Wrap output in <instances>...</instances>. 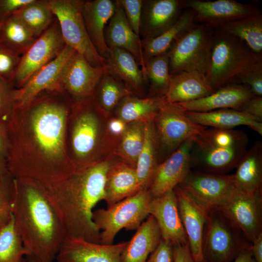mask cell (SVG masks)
Segmentation results:
<instances>
[{"mask_svg":"<svg viewBox=\"0 0 262 262\" xmlns=\"http://www.w3.org/2000/svg\"><path fill=\"white\" fill-rule=\"evenodd\" d=\"M73 103L63 90L43 92L27 106L14 107L7 120L6 155L14 178L49 184L76 171L66 141Z\"/></svg>","mask_w":262,"mask_h":262,"instance_id":"1","label":"cell"},{"mask_svg":"<svg viewBox=\"0 0 262 262\" xmlns=\"http://www.w3.org/2000/svg\"><path fill=\"white\" fill-rule=\"evenodd\" d=\"M113 163L101 160L60 181L41 184L66 237L100 244V231L92 220L93 208L104 200L106 176Z\"/></svg>","mask_w":262,"mask_h":262,"instance_id":"2","label":"cell"},{"mask_svg":"<svg viewBox=\"0 0 262 262\" xmlns=\"http://www.w3.org/2000/svg\"><path fill=\"white\" fill-rule=\"evenodd\" d=\"M12 210L29 255L41 262H52L66 234L41 184L31 179L13 178Z\"/></svg>","mask_w":262,"mask_h":262,"instance_id":"3","label":"cell"},{"mask_svg":"<svg viewBox=\"0 0 262 262\" xmlns=\"http://www.w3.org/2000/svg\"><path fill=\"white\" fill-rule=\"evenodd\" d=\"M248 138L240 130L206 128L195 136L191 169L225 174L236 167L247 150Z\"/></svg>","mask_w":262,"mask_h":262,"instance_id":"4","label":"cell"},{"mask_svg":"<svg viewBox=\"0 0 262 262\" xmlns=\"http://www.w3.org/2000/svg\"><path fill=\"white\" fill-rule=\"evenodd\" d=\"M262 61L240 39L221 30L212 33L209 64L205 74L214 90L234 83L236 79Z\"/></svg>","mask_w":262,"mask_h":262,"instance_id":"5","label":"cell"},{"mask_svg":"<svg viewBox=\"0 0 262 262\" xmlns=\"http://www.w3.org/2000/svg\"><path fill=\"white\" fill-rule=\"evenodd\" d=\"M101 112L93 97L73 103L69 115L73 119L71 122L69 156L76 170L98 162L96 157L102 138L99 116Z\"/></svg>","mask_w":262,"mask_h":262,"instance_id":"6","label":"cell"},{"mask_svg":"<svg viewBox=\"0 0 262 262\" xmlns=\"http://www.w3.org/2000/svg\"><path fill=\"white\" fill-rule=\"evenodd\" d=\"M152 198L148 189H144L107 209L93 211L92 220L100 231V244H113L122 229L136 230L149 215Z\"/></svg>","mask_w":262,"mask_h":262,"instance_id":"7","label":"cell"},{"mask_svg":"<svg viewBox=\"0 0 262 262\" xmlns=\"http://www.w3.org/2000/svg\"><path fill=\"white\" fill-rule=\"evenodd\" d=\"M66 45L82 55L95 67L106 66V60L92 44L83 21L81 0H49Z\"/></svg>","mask_w":262,"mask_h":262,"instance_id":"8","label":"cell"},{"mask_svg":"<svg viewBox=\"0 0 262 262\" xmlns=\"http://www.w3.org/2000/svg\"><path fill=\"white\" fill-rule=\"evenodd\" d=\"M153 124L158 164L188 139L207 128L193 122L176 105L166 102L153 119Z\"/></svg>","mask_w":262,"mask_h":262,"instance_id":"9","label":"cell"},{"mask_svg":"<svg viewBox=\"0 0 262 262\" xmlns=\"http://www.w3.org/2000/svg\"><path fill=\"white\" fill-rule=\"evenodd\" d=\"M212 33L195 25L179 37L167 52L171 74L195 71L205 75L209 64Z\"/></svg>","mask_w":262,"mask_h":262,"instance_id":"10","label":"cell"},{"mask_svg":"<svg viewBox=\"0 0 262 262\" xmlns=\"http://www.w3.org/2000/svg\"><path fill=\"white\" fill-rule=\"evenodd\" d=\"M243 235L219 211L209 213L203 238L204 260L207 262H230L244 248Z\"/></svg>","mask_w":262,"mask_h":262,"instance_id":"11","label":"cell"},{"mask_svg":"<svg viewBox=\"0 0 262 262\" xmlns=\"http://www.w3.org/2000/svg\"><path fill=\"white\" fill-rule=\"evenodd\" d=\"M262 192L247 194L235 189L216 209L251 243L262 231Z\"/></svg>","mask_w":262,"mask_h":262,"instance_id":"12","label":"cell"},{"mask_svg":"<svg viewBox=\"0 0 262 262\" xmlns=\"http://www.w3.org/2000/svg\"><path fill=\"white\" fill-rule=\"evenodd\" d=\"M65 46L55 19L21 55L12 82L14 88L22 86L37 71L55 58Z\"/></svg>","mask_w":262,"mask_h":262,"instance_id":"13","label":"cell"},{"mask_svg":"<svg viewBox=\"0 0 262 262\" xmlns=\"http://www.w3.org/2000/svg\"><path fill=\"white\" fill-rule=\"evenodd\" d=\"M76 51L66 45L53 60L37 71L14 93L15 107H25L45 92L64 90L61 84L63 70Z\"/></svg>","mask_w":262,"mask_h":262,"instance_id":"14","label":"cell"},{"mask_svg":"<svg viewBox=\"0 0 262 262\" xmlns=\"http://www.w3.org/2000/svg\"><path fill=\"white\" fill-rule=\"evenodd\" d=\"M179 186L208 212L216 209L235 189L232 174L192 170Z\"/></svg>","mask_w":262,"mask_h":262,"instance_id":"15","label":"cell"},{"mask_svg":"<svg viewBox=\"0 0 262 262\" xmlns=\"http://www.w3.org/2000/svg\"><path fill=\"white\" fill-rule=\"evenodd\" d=\"M105 68L93 66L76 52L63 70V88L74 103L87 99L93 96Z\"/></svg>","mask_w":262,"mask_h":262,"instance_id":"16","label":"cell"},{"mask_svg":"<svg viewBox=\"0 0 262 262\" xmlns=\"http://www.w3.org/2000/svg\"><path fill=\"white\" fill-rule=\"evenodd\" d=\"M195 136L157 164L148 188L152 198L173 190L191 170L190 151Z\"/></svg>","mask_w":262,"mask_h":262,"instance_id":"17","label":"cell"},{"mask_svg":"<svg viewBox=\"0 0 262 262\" xmlns=\"http://www.w3.org/2000/svg\"><path fill=\"white\" fill-rule=\"evenodd\" d=\"M174 190L191 253L195 262H203V238L209 212L179 185Z\"/></svg>","mask_w":262,"mask_h":262,"instance_id":"18","label":"cell"},{"mask_svg":"<svg viewBox=\"0 0 262 262\" xmlns=\"http://www.w3.org/2000/svg\"><path fill=\"white\" fill-rule=\"evenodd\" d=\"M127 243L104 245L66 237L56 259L58 262H121V255Z\"/></svg>","mask_w":262,"mask_h":262,"instance_id":"19","label":"cell"},{"mask_svg":"<svg viewBox=\"0 0 262 262\" xmlns=\"http://www.w3.org/2000/svg\"><path fill=\"white\" fill-rule=\"evenodd\" d=\"M195 14V21L216 28L219 25L260 13L256 7L233 0L203 1L191 0L185 2Z\"/></svg>","mask_w":262,"mask_h":262,"instance_id":"20","label":"cell"},{"mask_svg":"<svg viewBox=\"0 0 262 262\" xmlns=\"http://www.w3.org/2000/svg\"><path fill=\"white\" fill-rule=\"evenodd\" d=\"M148 212L149 215L155 218L162 239L169 242L172 246L185 245L188 243L174 190L152 198Z\"/></svg>","mask_w":262,"mask_h":262,"instance_id":"21","label":"cell"},{"mask_svg":"<svg viewBox=\"0 0 262 262\" xmlns=\"http://www.w3.org/2000/svg\"><path fill=\"white\" fill-rule=\"evenodd\" d=\"M182 3L179 0H144L140 31L142 40L155 37L169 29L181 15Z\"/></svg>","mask_w":262,"mask_h":262,"instance_id":"22","label":"cell"},{"mask_svg":"<svg viewBox=\"0 0 262 262\" xmlns=\"http://www.w3.org/2000/svg\"><path fill=\"white\" fill-rule=\"evenodd\" d=\"M254 97L247 86L232 83L223 86L207 96L184 103L174 104L187 112H206L223 109L237 110Z\"/></svg>","mask_w":262,"mask_h":262,"instance_id":"23","label":"cell"},{"mask_svg":"<svg viewBox=\"0 0 262 262\" xmlns=\"http://www.w3.org/2000/svg\"><path fill=\"white\" fill-rule=\"evenodd\" d=\"M115 2V11L105 30L106 44L109 49H121L133 55L147 80L142 40L131 29L117 0Z\"/></svg>","mask_w":262,"mask_h":262,"instance_id":"24","label":"cell"},{"mask_svg":"<svg viewBox=\"0 0 262 262\" xmlns=\"http://www.w3.org/2000/svg\"><path fill=\"white\" fill-rule=\"evenodd\" d=\"M115 8V1L111 0H83L82 4V15L88 34L98 53L104 58L109 50L105 30Z\"/></svg>","mask_w":262,"mask_h":262,"instance_id":"25","label":"cell"},{"mask_svg":"<svg viewBox=\"0 0 262 262\" xmlns=\"http://www.w3.org/2000/svg\"><path fill=\"white\" fill-rule=\"evenodd\" d=\"M215 91L204 74L195 71H181L171 74L164 97L166 103L177 104L207 96Z\"/></svg>","mask_w":262,"mask_h":262,"instance_id":"26","label":"cell"},{"mask_svg":"<svg viewBox=\"0 0 262 262\" xmlns=\"http://www.w3.org/2000/svg\"><path fill=\"white\" fill-rule=\"evenodd\" d=\"M142 190L135 167L125 162L113 163L107 174L104 201L107 207Z\"/></svg>","mask_w":262,"mask_h":262,"instance_id":"27","label":"cell"},{"mask_svg":"<svg viewBox=\"0 0 262 262\" xmlns=\"http://www.w3.org/2000/svg\"><path fill=\"white\" fill-rule=\"evenodd\" d=\"M106 68L122 82L133 93L142 95L147 82L135 58L119 48L109 49L105 57Z\"/></svg>","mask_w":262,"mask_h":262,"instance_id":"28","label":"cell"},{"mask_svg":"<svg viewBox=\"0 0 262 262\" xmlns=\"http://www.w3.org/2000/svg\"><path fill=\"white\" fill-rule=\"evenodd\" d=\"M233 175L237 190L247 194L262 192V143L256 141L247 150L236 166Z\"/></svg>","mask_w":262,"mask_h":262,"instance_id":"29","label":"cell"},{"mask_svg":"<svg viewBox=\"0 0 262 262\" xmlns=\"http://www.w3.org/2000/svg\"><path fill=\"white\" fill-rule=\"evenodd\" d=\"M161 240L157 223L155 218L149 215L128 241L121 255V262H146Z\"/></svg>","mask_w":262,"mask_h":262,"instance_id":"30","label":"cell"},{"mask_svg":"<svg viewBox=\"0 0 262 262\" xmlns=\"http://www.w3.org/2000/svg\"><path fill=\"white\" fill-rule=\"evenodd\" d=\"M183 112L193 122L204 127L232 129L238 126L244 125L262 135V122L234 109H223L206 112Z\"/></svg>","mask_w":262,"mask_h":262,"instance_id":"31","label":"cell"},{"mask_svg":"<svg viewBox=\"0 0 262 262\" xmlns=\"http://www.w3.org/2000/svg\"><path fill=\"white\" fill-rule=\"evenodd\" d=\"M195 17L193 10H186L162 33L152 38L141 40L145 62L152 57L167 52L179 37L195 25Z\"/></svg>","mask_w":262,"mask_h":262,"instance_id":"32","label":"cell"},{"mask_svg":"<svg viewBox=\"0 0 262 262\" xmlns=\"http://www.w3.org/2000/svg\"><path fill=\"white\" fill-rule=\"evenodd\" d=\"M164 96L140 98L133 95L123 98L115 108L116 117L127 123L153 120L165 103Z\"/></svg>","mask_w":262,"mask_h":262,"instance_id":"33","label":"cell"},{"mask_svg":"<svg viewBox=\"0 0 262 262\" xmlns=\"http://www.w3.org/2000/svg\"><path fill=\"white\" fill-rule=\"evenodd\" d=\"M216 29L237 37L256 54L262 52V15L260 13L219 25Z\"/></svg>","mask_w":262,"mask_h":262,"instance_id":"34","label":"cell"},{"mask_svg":"<svg viewBox=\"0 0 262 262\" xmlns=\"http://www.w3.org/2000/svg\"><path fill=\"white\" fill-rule=\"evenodd\" d=\"M133 94L122 82L105 68L93 97L103 114L108 115L123 98Z\"/></svg>","mask_w":262,"mask_h":262,"instance_id":"35","label":"cell"},{"mask_svg":"<svg viewBox=\"0 0 262 262\" xmlns=\"http://www.w3.org/2000/svg\"><path fill=\"white\" fill-rule=\"evenodd\" d=\"M36 38L14 14L1 22L0 45L16 54L21 56Z\"/></svg>","mask_w":262,"mask_h":262,"instance_id":"36","label":"cell"},{"mask_svg":"<svg viewBox=\"0 0 262 262\" xmlns=\"http://www.w3.org/2000/svg\"><path fill=\"white\" fill-rule=\"evenodd\" d=\"M158 164L153 119L146 122L144 141L135 167L141 190L148 189Z\"/></svg>","mask_w":262,"mask_h":262,"instance_id":"37","label":"cell"},{"mask_svg":"<svg viewBox=\"0 0 262 262\" xmlns=\"http://www.w3.org/2000/svg\"><path fill=\"white\" fill-rule=\"evenodd\" d=\"M14 15L36 38L40 36L50 26L54 17L49 0H32Z\"/></svg>","mask_w":262,"mask_h":262,"instance_id":"38","label":"cell"},{"mask_svg":"<svg viewBox=\"0 0 262 262\" xmlns=\"http://www.w3.org/2000/svg\"><path fill=\"white\" fill-rule=\"evenodd\" d=\"M145 75L150 84V94L148 97L164 96L169 86L171 75L167 52L146 60Z\"/></svg>","mask_w":262,"mask_h":262,"instance_id":"39","label":"cell"},{"mask_svg":"<svg viewBox=\"0 0 262 262\" xmlns=\"http://www.w3.org/2000/svg\"><path fill=\"white\" fill-rule=\"evenodd\" d=\"M29 253L16 229L13 217L0 230V262H27Z\"/></svg>","mask_w":262,"mask_h":262,"instance_id":"40","label":"cell"},{"mask_svg":"<svg viewBox=\"0 0 262 262\" xmlns=\"http://www.w3.org/2000/svg\"><path fill=\"white\" fill-rule=\"evenodd\" d=\"M146 122L139 121L128 123L120 137L119 153L124 162L134 166L143 146Z\"/></svg>","mask_w":262,"mask_h":262,"instance_id":"41","label":"cell"},{"mask_svg":"<svg viewBox=\"0 0 262 262\" xmlns=\"http://www.w3.org/2000/svg\"><path fill=\"white\" fill-rule=\"evenodd\" d=\"M13 177L9 172L0 178V230L13 217Z\"/></svg>","mask_w":262,"mask_h":262,"instance_id":"42","label":"cell"},{"mask_svg":"<svg viewBox=\"0 0 262 262\" xmlns=\"http://www.w3.org/2000/svg\"><path fill=\"white\" fill-rule=\"evenodd\" d=\"M122 8L131 29L140 37L142 16L144 0H117Z\"/></svg>","mask_w":262,"mask_h":262,"instance_id":"43","label":"cell"},{"mask_svg":"<svg viewBox=\"0 0 262 262\" xmlns=\"http://www.w3.org/2000/svg\"><path fill=\"white\" fill-rule=\"evenodd\" d=\"M234 83L246 85L254 96L262 97V61L238 77Z\"/></svg>","mask_w":262,"mask_h":262,"instance_id":"44","label":"cell"},{"mask_svg":"<svg viewBox=\"0 0 262 262\" xmlns=\"http://www.w3.org/2000/svg\"><path fill=\"white\" fill-rule=\"evenodd\" d=\"M21 56L0 45V78L12 84Z\"/></svg>","mask_w":262,"mask_h":262,"instance_id":"45","label":"cell"},{"mask_svg":"<svg viewBox=\"0 0 262 262\" xmlns=\"http://www.w3.org/2000/svg\"><path fill=\"white\" fill-rule=\"evenodd\" d=\"M15 89L10 82L0 77V119L7 121L14 108Z\"/></svg>","mask_w":262,"mask_h":262,"instance_id":"46","label":"cell"},{"mask_svg":"<svg viewBox=\"0 0 262 262\" xmlns=\"http://www.w3.org/2000/svg\"><path fill=\"white\" fill-rule=\"evenodd\" d=\"M146 262H173L172 245L161 238L158 246Z\"/></svg>","mask_w":262,"mask_h":262,"instance_id":"47","label":"cell"},{"mask_svg":"<svg viewBox=\"0 0 262 262\" xmlns=\"http://www.w3.org/2000/svg\"><path fill=\"white\" fill-rule=\"evenodd\" d=\"M262 122V97L254 96L245 101L237 110Z\"/></svg>","mask_w":262,"mask_h":262,"instance_id":"48","label":"cell"},{"mask_svg":"<svg viewBox=\"0 0 262 262\" xmlns=\"http://www.w3.org/2000/svg\"><path fill=\"white\" fill-rule=\"evenodd\" d=\"M32 0H0V22L14 14Z\"/></svg>","mask_w":262,"mask_h":262,"instance_id":"49","label":"cell"},{"mask_svg":"<svg viewBox=\"0 0 262 262\" xmlns=\"http://www.w3.org/2000/svg\"><path fill=\"white\" fill-rule=\"evenodd\" d=\"M173 262H195L188 243L185 245L173 246Z\"/></svg>","mask_w":262,"mask_h":262,"instance_id":"50","label":"cell"},{"mask_svg":"<svg viewBox=\"0 0 262 262\" xmlns=\"http://www.w3.org/2000/svg\"><path fill=\"white\" fill-rule=\"evenodd\" d=\"M128 123L116 117L111 119L108 123V132L112 136L121 137L125 131Z\"/></svg>","mask_w":262,"mask_h":262,"instance_id":"51","label":"cell"},{"mask_svg":"<svg viewBox=\"0 0 262 262\" xmlns=\"http://www.w3.org/2000/svg\"><path fill=\"white\" fill-rule=\"evenodd\" d=\"M8 148L7 121L0 119V153L6 158Z\"/></svg>","mask_w":262,"mask_h":262,"instance_id":"52","label":"cell"},{"mask_svg":"<svg viewBox=\"0 0 262 262\" xmlns=\"http://www.w3.org/2000/svg\"><path fill=\"white\" fill-rule=\"evenodd\" d=\"M250 248L255 262H262V233L252 242Z\"/></svg>","mask_w":262,"mask_h":262,"instance_id":"53","label":"cell"},{"mask_svg":"<svg viewBox=\"0 0 262 262\" xmlns=\"http://www.w3.org/2000/svg\"><path fill=\"white\" fill-rule=\"evenodd\" d=\"M250 247L241 249L236 256L234 262H255Z\"/></svg>","mask_w":262,"mask_h":262,"instance_id":"54","label":"cell"},{"mask_svg":"<svg viewBox=\"0 0 262 262\" xmlns=\"http://www.w3.org/2000/svg\"><path fill=\"white\" fill-rule=\"evenodd\" d=\"M8 172L6 158L0 153V178Z\"/></svg>","mask_w":262,"mask_h":262,"instance_id":"55","label":"cell"},{"mask_svg":"<svg viewBox=\"0 0 262 262\" xmlns=\"http://www.w3.org/2000/svg\"><path fill=\"white\" fill-rule=\"evenodd\" d=\"M26 260L27 262H41L39 260L31 255L27 256Z\"/></svg>","mask_w":262,"mask_h":262,"instance_id":"56","label":"cell"},{"mask_svg":"<svg viewBox=\"0 0 262 262\" xmlns=\"http://www.w3.org/2000/svg\"><path fill=\"white\" fill-rule=\"evenodd\" d=\"M0 26H1V22H0Z\"/></svg>","mask_w":262,"mask_h":262,"instance_id":"57","label":"cell"}]
</instances>
